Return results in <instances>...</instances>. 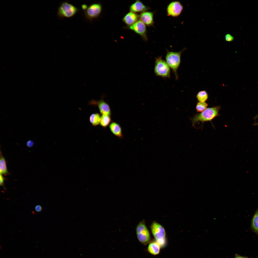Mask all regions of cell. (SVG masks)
Instances as JSON below:
<instances>
[{
    "mask_svg": "<svg viewBox=\"0 0 258 258\" xmlns=\"http://www.w3.org/2000/svg\"><path fill=\"white\" fill-rule=\"evenodd\" d=\"M220 108L219 106L208 108L202 112L196 114L190 118L192 122V126H194L195 124L199 122L202 123L211 122L215 117L220 115L219 112Z\"/></svg>",
    "mask_w": 258,
    "mask_h": 258,
    "instance_id": "obj_1",
    "label": "cell"
},
{
    "mask_svg": "<svg viewBox=\"0 0 258 258\" xmlns=\"http://www.w3.org/2000/svg\"><path fill=\"white\" fill-rule=\"evenodd\" d=\"M185 49L184 48L179 52L169 51L167 49L165 56L166 61L172 70L176 80L178 78L177 70L181 63V56L182 53Z\"/></svg>",
    "mask_w": 258,
    "mask_h": 258,
    "instance_id": "obj_2",
    "label": "cell"
},
{
    "mask_svg": "<svg viewBox=\"0 0 258 258\" xmlns=\"http://www.w3.org/2000/svg\"><path fill=\"white\" fill-rule=\"evenodd\" d=\"M154 71L156 75L163 78H170L171 68L161 56L155 58Z\"/></svg>",
    "mask_w": 258,
    "mask_h": 258,
    "instance_id": "obj_3",
    "label": "cell"
},
{
    "mask_svg": "<svg viewBox=\"0 0 258 258\" xmlns=\"http://www.w3.org/2000/svg\"><path fill=\"white\" fill-rule=\"evenodd\" d=\"M79 11L76 7L65 1L60 4L58 8L57 14L60 18H69L74 16Z\"/></svg>",
    "mask_w": 258,
    "mask_h": 258,
    "instance_id": "obj_4",
    "label": "cell"
},
{
    "mask_svg": "<svg viewBox=\"0 0 258 258\" xmlns=\"http://www.w3.org/2000/svg\"><path fill=\"white\" fill-rule=\"evenodd\" d=\"M136 233L137 238L140 242L146 245L150 240L149 232L144 221L140 222L137 226Z\"/></svg>",
    "mask_w": 258,
    "mask_h": 258,
    "instance_id": "obj_5",
    "label": "cell"
},
{
    "mask_svg": "<svg viewBox=\"0 0 258 258\" xmlns=\"http://www.w3.org/2000/svg\"><path fill=\"white\" fill-rule=\"evenodd\" d=\"M102 6L99 3H94L90 5L84 13L85 17L87 19L92 20L97 18L102 10Z\"/></svg>",
    "mask_w": 258,
    "mask_h": 258,
    "instance_id": "obj_6",
    "label": "cell"
},
{
    "mask_svg": "<svg viewBox=\"0 0 258 258\" xmlns=\"http://www.w3.org/2000/svg\"><path fill=\"white\" fill-rule=\"evenodd\" d=\"M151 229L153 236L158 242V243L163 242L166 236L165 231L163 227L157 222L154 221L151 224Z\"/></svg>",
    "mask_w": 258,
    "mask_h": 258,
    "instance_id": "obj_7",
    "label": "cell"
},
{
    "mask_svg": "<svg viewBox=\"0 0 258 258\" xmlns=\"http://www.w3.org/2000/svg\"><path fill=\"white\" fill-rule=\"evenodd\" d=\"M183 8V5L179 1H172L167 7V15L168 16L177 17L181 13Z\"/></svg>",
    "mask_w": 258,
    "mask_h": 258,
    "instance_id": "obj_8",
    "label": "cell"
},
{
    "mask_svg": "<svg viewBox=\"0 0 258 258\" xmlns=\"http://www.w3.org/2000/svg\"><path fill=\"white\" fill-rule=\"evenodd\" d=\"M146 25L140 20H138L132 25L129 26V28L140 36L145 41L147 40Z\"/></svg>",
    "mask_w": 258,
    "mask_h": 258,
    "instance_id": "obj_9",
    "label": "cell"
},
{
    "mask_svg": "<svg viewBox=\"0 0 258 258\" xmlns=\"http://www.w3.org/2000/svg\"><path fill=\"white\" fill-rule=\"evenodd\" d=\"M103 96L98 101L92 100L89 102V103L91 105L97 106L101 114H106L111 116V111L108 104L104 100Z\"/></svg>",
    "mask_w": 258,
    "mask_h": 258,
    "instance_id": "obj_10",
    "label": "cell"
},
{
    "mask_svg": "<svg viewBox=\"0 0 258 258\" xmlns=\"http://www.w3.org/2000/svg\"><path fill=\"white\" fill-rule=\"evenodd\" d=\"M154 15L153 12L146 11L141 13L139 16L140 20L146 25L150 27L154 24Z\"/></svg>",
    "mask_w": 258,
    "mask_h": 258,
    "instance_id": "obj_11",
    "label": "cell"
},
{
    "mask_svg": "<svg viewBox=\"0 0 258 258\" xmlns=\"http://www.w3.org/2000/svg\"><path fill=\"white\" fill-rule=\"evenodd\" d=\"M130 12L134 13L140 12L141 13L147 11L149 9V7L145 5L140 1L137 0L132 4L130 6Z\"/></svg>",
    "mask_w": 258,
    "mask_h": 258,
    "instance_id": "obj_12",
    "label": "cell"
},
{
    "mask_svg": "<svg viewBox=\"0 0 258 258\" xmlns=\"http://www.w3.org/2000/svg\"><path fill=\"white\" fill-rule=\"evenodd\" d=\"M139 18V15L135 13L130 11L124 16L123 19V21L127 25L129 26L137 21Z\"/></svg>",
    "mask_w": 258,
    "mask_h": 258,
    "instance_id": "obj_13",
    "label": "cell"
},
{
    "mask_svg": "<svg viewBox=\"0 0 258 258\" xmlns=\"http://www.w3.org/2000/svg\"><path fill=\"white\" fill-rule=\"evenodd\" d=\"M109 127L111 132L119 138L123 137L122 128L118 124L112 122L110 124Z\"/></svg>",
    "mask_w": 258,
    "mask_h": 258,
    "instance_id": "obj_14",
    "label": "cell"
},
{
    "mask_svg": "<svg viewBox=\"0 0 258 258\" xmlns=\"http://www.w3.org/2000/svg\"><path fill=\"white\" fill-rule=\"evenodd\" d=\"M148 251L151 254L156 255L160 252V246L157 242H153L150 243L148 247Z\"/></svg>",
    "mask_w": 258,
    "mask_h": 258,
    "instance_id": "obj_15",
    "label": "cell"
},
{
    "mask_svg": "<svg viewBox=\"0 0 258 258\" xmlns=\"http://www.w3.org/2000/svg\"><path fill=\"white\" fill-rule=\"evenodd\" d=\"M0 173L3 175L10 174L8 170L5 159L3 156L1 151L0 155Z\"/></svg>",
    "mask_w": 258,
    "mask_h": 258,
    "instance_id": "obj_16",
    "label": "cell"
},
{
    "mask_svg": "<svg viewBox=\"0 0 258 258\" xmlns=\"http://www.w3.org/2000/svg\"><path fill=\"white\" fill-rule=\"evenodd\" d=\"M251 226L253 231L258 235V208L253 217Z\"/></svg>",
    "mask_w": 258,
    "mask_h": 258,
    "instance_id": "obj_17",
    "label": "cell"
},
{
    "mask_svg": "<svg viewBox=\"0 0 258 258\" xmlns=\"http://www.w3.org/2000/svg\"><path fill=\"white\" fill-rule=\"evenodd\" d=\"M111 121V116L103 114L101 117L100 124L101 126L105 128L108 125Z\"/></svg>",
    "mask_w": 258,
    "mask_h": 258,
    "instance_id": "obj_18",
    "label": "cell"
},
{
    "mask_svg": "<svg viewBox=\"0 0 258 258\" xmlns=\"http://www.w3.org/2000/svg\"><path fill=\"white\" fill-rule=\"evenodd\" d=\"M101 117L98 113H93L90 116V122L93 126H97L100 124Z\"/></svg>",
    "mask_w": 258,
    "mask_h": 258,
    "instance_id": "obj_19",
    "label": "cell"
},
{
    "mask_svg": "<svg viewBox=\"0 0 258 258\" xmlns=\"http://www.w3.org/2000/svg\"><path fill=\"white\" fill-rule=\"evenodd\" d=\"M197 98L199 102H205L208 99V95L205 91H201L199 92L197 95Z\"/></svg>",
    "mask_w": 258,
    "mask_h": 258,
    "instance_id": "obj_20",
    "label": "cell"
},
{
    "mask_svg": "<svg viewBox=\"0 0 258 258\" xmlns=\"http://www.w3.org/2000/svg\"><path fill=\"white\" fill-rule=\"evenodd\" d=\"M208 106V104L205 102H198L196 107L197 111L198 112H202L207 108Z\"/></svg>",
    "mask_w": 258,
    "mask_h": 258,
    "instance_id": "obj_21",
    "label": "cell"
},
{
    "mask_svg": "<svg viewBox=\"0 0 258 258\" xmlns=\"http://www.w3.org/2000/svg\"><path fill=\"white\" fill-rule=\"evenodd\" d=\"M225 40L228 42L232 41L234 39V37L230 34H226L225 36Z\"/></svg>",
    "mask_w": 258,
    "mask_h": 258,
    "instance_id": "obj_22",
    "label": "cell"
},
{
    "mask_svg": "<svg viewBox=\"0 0 258 258\" xmlns=\"http://www.w3.org/2000/svg\"><path fill=\"white\" fill-rule=\"evenodd\" d=\"M5 180V178L3 176V175L0 174V185L3 186L5 188L4 184Z\"/></svg>",
    "mask_w": 258,
    "mask_h": 258,
    "instance_id": "obj_23",
    "label": "cell"
},
{
    "mask_svg": "<svg viewBox=\"0 0 258 258\" xmlns=\"http://www.w3.org/2000/svg\"><path fill=\"white\" fill-rule=\"evenodd\" d=\"M35 209L36 211L38 212H41L42 210V206L39 204L36 205L35 207Z\"/></svg>",
    "mask_w": 258,
    "mask_h": 258,
    "instance_id": "obj_24",
    "label": "cell"
},
{
    "mask_svg": "<svg viewBox=\"0 0 258 258\" xmlns=\"http://www.w3.org/2000/svg\"><path fill=\"white\" fill-rule=\"evenodd\" d=\"M34 144V142L33 141L31 140H30L27 142L26 143L27 146L28 147L31 148L32 147Z\"/></svg>",
    "mask_w": 258,
    "mask_h": 258,
    "instance_id": "obj_25",
    "label": "cell"
},
{
    "mask_svg": "<svg viewBox=\"0 0 258 258\" xmlns=\"http://www.w3.org/2000/svg\"><path fill=\"white\" fill-rule=\"evenodd\" d=\"M88 7V6L87 5L85 4L82 5L81 6V7L82 9L84 11H85L87 9Z\"/></svg>",
    "mask_w": 258,
    "mask_h": 258,
    "instance_id": "obj_26",
    "label": "cell"
},
{
    "mask_svg": "<svg viewBox=\"0 0 258 258\" xmlns=\"http://www.w3.org/2000/svg\"><path fill=\"white\" fill-rule=\"evenodd\" d=\"M234 258H248L247 257L240 256L237 254H236Z\"/></svg>",
    "mask_w": 258,
    "mask_h": 258,
    "instance_id": "obj_27",
    "label": "cell"
}]
</instances>
